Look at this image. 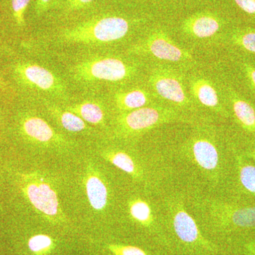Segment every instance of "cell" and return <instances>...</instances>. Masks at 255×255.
Masks as SVG:
<instances>
[{"label":"cell","mask_w":255,"mask_h":255,"mask_svg":"<svg viewBox=\"0 0 255 255\" xmlns=\"http://www.w3.org/2000/svg\"><path fill=\"white\" fill-rule=\"evenodd\" d=\"M130 25L120 16L93 18L66 28L60 38L64 42L83 45H101L120 41L128 33Z\"/></svg>","instance_id":"6da1fadb"},{"label":"cell","mask_w":255,"mask_h":255,"mask_svg":"<svg viewBox=\"0 0 255 255\" xmlns=\"http://www.w3.org/2000/svg\"><path fill=\"white\" fill-rule=\"evenodd\" d=\"M135 70L119 58L97 57L83 60L73 68V78L79 82H90L123 81L130 78Z\"/></svg>","instance_id":"7a4b0ae2"},{"label":"cell","mask_w":255,"mask_h":255,"mask_svg":"<svg viewBox=\"0 0 255 255\" xmlns=\"http://www.w3.org/2000/svg\"><path fill=\"white\" fill-rule=\"evenodd\" d=\"M130 53L137 55H150L164 61H192L190 53L177 46L163 30L157 29L151 32L146 38L132 47Z\"/></svg>","instance_id":"3957f363"},{"label":"cell","mask_w":255,"mask_h":255,"mask_svg":"<svg viewBox=\"0 0 255 255\" xmlns=\"http://www.w3.org/2000/svg\"><path fill=\"white\" fill-rule=\"evenodd\" d=\"M175 118L176 114L172 110L160 107H144L121 115L117 125L119 130L123 133H138L167 123Z\"/></svg>","instance_id":"277c9868"},{"label":"cell","mask_w":255,"mask_h":255,"mask_svg":"<svg viewBox=\"0 0 255 255\" xmlns=\"http://www.w3.org/2000/svg\"><path fill=\"white\" fill-rule=\"evenodd\" d=\"M149 82L152 90L164 100L179 107L191 105L182 78L174 70L164 67L154 69Z\"/></svg>","instance_id":"5b68a950"},{"label":"cell","mask_w":255,"mask_h":255,"mask_svg":"<svg viewBox=\"0 0 255 255\" xmlns=\"http://www.w3.org/2000/svg\"><path fill=\"white\" fill-rule=\"evenodd\" d=\"M24 185L25 194L36 210L53 219L60 214L59 201L56 191L43 178L29 175Z\"/></svg>","instance_id":"8992f818"},{"label":"cell","mask_w":255,"mask_h":255,"mask_svg":"<svg viewBox=\"0 0 255 255\" xmlns=\"http://www.w3.org/2000/svg\"><path fill=\"white\" fill-rule=\"evenodd\" d=\"M17 127L20 133L31 141L49 143L60 139L46 121L27 112H20Z\"/></svg>","instance_id":"52a82bcc"},{"label":"cell","mask_w":255,"mask_h":255,"mask_svg":"<svg viewBox=\"0 0 255 255\" xmlns=\"http://www.w3.org/2000/svg\"><path fill=\"white\" fill-rule=\"evenodd\" d=\"M222 22L216 15L202 12L192 15L182 23V31L195 39H206L215 36L221 30Z\"/></svg>","instance_id":"ba28073f"},{"label":"cell","mask_w":255,"mask_h":255,"mask_svg":"<svg viewBox=\"0 0 255 255\" xmlns=\"http://www.w3.org/2000/svg\"><path fill=\"white\" fill-rule=\"evenodd\" d=\"M190 152L199 168L206 172H215L219 168V153L216 144L208 137L196 136L191 139Z\"/></svg>","instance_id":"9c48e42d"},{"label":"cell","mask_w":255,"mask_h":255,"mask_svg":"<svg viewBox=\"0 0 255 255\" xmlns=\"http://www.w3.org/2000/svg\"><path fill=\"white\" fill-rule=\"evenodd\" d=\"M189 89L194 98L201 105L216 112H223L217 90L209 80L193 77L189 81Z\"/></svg>","instance_id":"30bf717a"},{"label":"cell","mask_w":255,"mask_h":255,"mask_svg":"<svg viewBox=\"0 0 255 255\" xmlns=\"http://www.w3.org/2000/svg\"><path fill=\"white\" fill-rule=\"evenodd\" d=\"M174 231L179 239L191 243L199 237V228L191 216L182 206L177 205L171 210Z\"/></svg>","instance_id":"8fae6325"},{"label":"cell","mask_w":255,"mask_h":255,"mask_svg":"<svg viewBox=\"0 0 255 255\" xmlns=\"http://www.w3.org/2000/svg\"><path fill=\"white\" fill-rule=\"evenodd\" d=\"M85 189L90 205L97 211L105 209L108 202L109 193L103 179L95 172L87 174Z\"/></svg>","instance_id":"7c38bea8"},{"label":"cell","mask_w":255,"mask_h":255,"mask_svg":"<svg viewBox=\"0 0 255 255\" xmlns=\"http://www.w3.org/2000/svg\"><path fill=\"white\" fill-rule=\"evenodd\" d=\"M149 100L150 97L148 93L142 89H135L125 92H117L114 95L116 106L122 112H130L142 108L148 104Z\"/></svg>","instance_id":"4fadbf2b"},{"label":"cell","mask_w":255,"mask_h":255,"mask_svg":"<svg viewBox=\"0 0 255 255\" xmlns=\"http://www.w3.org/2000/svg\"><path fill=\"white\" fill-rule=\"evenodd\" d=\"M230 101L232 104L233 112L238 122L248 130H255V110L247 101L240 97L237 94L231 92Z\"/></svg>","instance_id":"5bb4252c"},{"label":"cell","mask_w":255,"mask_h":255,"mask_svg":"<svg viewBox=\"0 0 255 255\" xmlns=\"http://www.w3.org/2000/svg\"><path fill=\"white\" fill-rule=\"evenodd\" d=\"M66 110L73 112L85 122L92 124H100L105 120V112L95 102H86L66 107Z\"/></svg>","instance_id":"9a60e30c"},{"label":"cell","mask_w":255,"mask_h":255,"mask_svg":"<svg viewBox=\"0 0 255 255\" xmlns=\"http://www.w3.org/2000/svg\"><path fill=\"white\" fill-rule=\"evenodd\" d=\"M105 157L117 168L132 177L138 178L142 175L141 171L136 162L127 152L121 150L107 151L105 153Z\"/></svg>","instance_id":"2e32d148"},{"label":"cell","mask_w":255,"mask_h":255,"mask_svg":"<svg viewBox=\"0 0 255 255\" xmlns=\"http://www.w3.org/2000/svg\"><path fill=\"white\" fill-rule=\"evenodd\" d=\"M50 110L60 125L70 132H81L87 128L85 122L79 116L68 110H61L58 107H50Z\"/></svg>","instance_id":"e0dca14e"},{"label":"cell","mask_w":255,"mask_h":255,"mask_svg":"<svg viewBox=\"0 0 255 255\" xmlns=\"http://www.w3.org/2000/svg\"><path fill=\"white\" fill-rule=\"evenodd\" d=\"M130 216L143 226H148L153 220V214L148 203L141 199H134L128 204Z\"/></svg>","instance_id":"ac0fdd59"},{"label":"cell","mask_w":255,"mask_h":255,"mask_svg":"<svg viewBox=\"0 0 255 255\" xmlns=\"http://www.w3.org/2000/svg\"><path fill=\"white\" fill-rule=\"evenodd\" d=\"M231 41L241 49L255 55V29L237 30L233 33Z\"/></svg>","instance_id":"d6986e66"},{"label":"cell","mask_w":255,"mask_h":255,"mask_svg":"<svg viewBox=\"0 0 255 255\" xmlns=\"http://www.w3.org/2000/svg\"><path fill=\"white\" fill-rule=\"evenodd\" d=\"M30 0H11V14L14 29L16 32L23 31L26 27L25 13Z\"/></svg>","instance_id":"ffe728a7"},{"label":"cell","mask_w":255,"mask_h":255,"mask_svg":"<svg viewBox=\"0 0 255 255\" xmlns=\"http://www.w3.org/2000/svg\"><path fill=\"white\" fill-rule=\"evenodd\" d=\"M28 246L34 255H46L54 248V242L48 235L37 234L28 240Z\"/></svg>","instance_id":"44dd1931"},{"label":"cell","mask_w":255,"mask_h":255,"mask_svg":"<svg viewBox=\"0 0 255 255\" xmlns=\"http://www.w3.org/2000/svg\"><path fill=\"white\" fill-rule=\"evenodd\" d=\"M233 224L239 227L249 228L255 226V207L242 208L235 210L229 214Z\"/></svg>","instance_id":"7402d4cb"},{"label":"cell","mask_w":255,"mask_h":255,"mask_svg":"<svg viewBox=\"0 0 255 255\" xmlns=\"http://www.w3.org/2000/svg\"><path fill=\"white\" fill-rule=\"evenodd\" d=\"M17 97V92L6 78L0 65V98L13 103Z\"/></svg>","instance_id":"603a6c76"},{"label":"cell","mask_w":255,"mask_h":255,"mask_svg":"<svg viewBox=\"0 0 255 255\" xmlns=\"http://www.w3.org/2000/svg\"><path fill=\"white\" fill-rule=\"evenodd\" d=\"M240 179L243 187L250 192L255 194V167L245 165L240 171Z\"/></svg>","instance_id":"cb8c5ba5"},{"label":"cell","mask_w":255,"mask_h":255,"mask_svg":"<svg viewBox=\"0 0 255 255\" xmlns=\"http://www.w3.org/2000/svg\"><path fill=\"white\" fill-rule=\"evenodd\" d=\"M109 249L115 255H147L145 252L137 247L110 245Z\"/></svg>","instance_id":"d4e9b609"},{"label":"cell","mask_w":255,"mask_h":255,"mask_svg":"<svg viewBox=\"0 0 255 255\" xmlns=\"http://www.w3.org/2000/svg\"><path fill=\"white\" fill-rule=\"evenodd\" d=\"M245 14L255 16V0H233Z\"/></svg>","instance_id":"484cf974"},{"label":"cell","mask_w":255,"mask_h":255,"mask_svg":"<svg viewBox=\"0 0 255 255\" xmlns=\"http://www.w3.org/2000/svg\"><path fill=\"white\" fill-rule=\"evenodd\" d=\"M243 70L250 86L255 94V67L251 64L244 63L243 65Z\"/></svg>","instance_id":"4316f807"},{"label":"cell","mask_w":255,"mask_h":255,"mask_svg":"<svg viewBox=\"0 0 255 255\" xmlns=\"http://www.w3.org/2000/svg\"><path fill=\"white\" fill-rule=\"evenodd\" d=\"M94 1L95 0H68V7L72 10L82 9Z\"/></svg>","instance_id":"83f0119b"},{"label":"cell","mask_w":255,"mask_h":255,"mask_svg":"<svg viewBox=\"0 0 255 255\" xmlns=\"http://www.w3.org/2000/svg\"><path fill=\"white\" fill-rule=\"evenodd\" d=\"M52 0H36V11L37 14H41L48 9Z\"/></svg>","instance_id":"f1b7e54d"}]
</instances>
